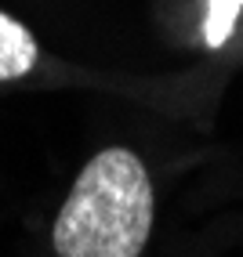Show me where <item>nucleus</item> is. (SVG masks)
<instances>
[{"label": "nucleus", "mask_w": 243, "mask_h": 257, "mask_svg": "<svg viewBox=\"0 0 243 257\" xmlns=\"http://www.w3.org/2000/svg\"><path fill=\"white\" fill-rule=\"evenodd\" d=\"M152 228V185L127 149H106L80 170L58 210V257H138Z\"/></svg>", "instance_id": "f257e3e1"}, {"label": "nucleus", "mask_w": 243, "mask_h": 257, "mask_svg": "<svg viewBox=\"0 0 243 257\" xmlns=\"http://www.w3.org/2000/svg\"><path fill=\"white\" fill-rule=\"evenodd\" d=\"M37 65V40L33 33L0 11V80L26 76Z\"/></svg>", "instance_id": "f03ea898"}, {"label": "nucleus", "mask_w": 243, "mask_h": 257, "mask_svg": "<svg viewBox=\"0 0 243 257\" xmlns=\"http://www.w3.org/2000/svg\"><path fill=\"white\" fill-rule=\"evenodd\" d=\"M239 8H243V0H207V26H203V33H207V44L211 47H221L232 37Z\"/></svg>", "instance_id": "7ed1b4c3"}]
</instances>
